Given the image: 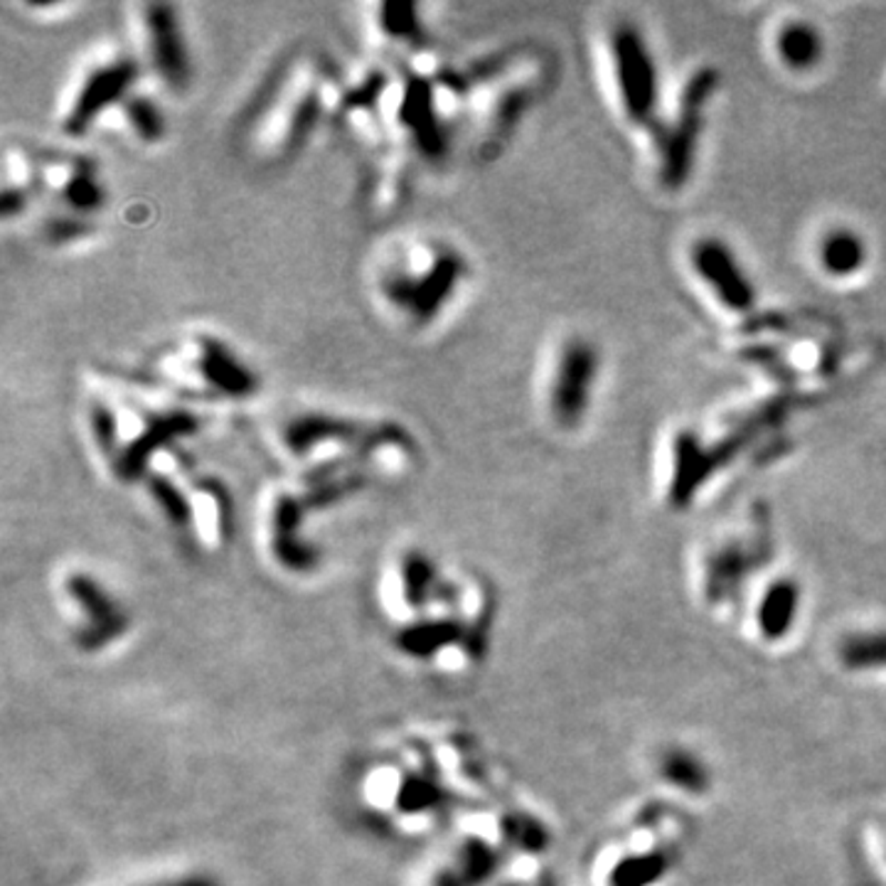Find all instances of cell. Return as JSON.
Returning <instances> with one entry per match:
<instances>
[{"mask_svg": "<svg viewBox=\"0 0 886 886\" xmlns=\"http://www.w3.org/2000/svg\"><path fill=\"white\" fill-rule=\"evenodd\" d=\"M803 605L805 589L801 579L788 571H776L754 591H748V605L742 615L756 643L776 648L793 638L803 619Z\"/></svg>", "mask_w": 886, "mask_h": 886, "instance_id": "9", "label": "cell"}, {"mask_svg": "<svg viewBox=\"0 0 886 886\" xmlns=\"http://www.w3.org/2000/svg\"><path fill=\"white\" fill-rule=\"evenodd\" d=\"M136 74L139 62L129 54L119 52L94 60L67 94L62 106V129L72 136L84 133L133 92Z\"/></svg>", "mask_w": 886, "mask_h": 886, "instance_id": "7", "label": "cell"}, {"mask_svg": "<svg viewBox=\"0 0 886 886\" xmlns=\"http://www.w3.org/2000/svg\"><path fill=\"white\" fill-rule=\"evenodd\" d=\"M773 52H776L783 70L791 74H811L825 62L827 42L815 22L791 18L781 22L776 35H773Z\"/></svg>", "mask_w": 886, "mask_h": 886, "instance_id": "15", "label": "cell"}, {"mask_svg": "<svg viewBox=\"0 0 886 886\" xmlns=\"http://www.w3.org/2000/svg\"><path fill=\"white\" fill-rule=\"evenodd\" d=\"M720 84V72L714 67H702V70L688 77L670 119H663L653 129L658 131V181L670 193H678L692 181L694 167L700 161L706 121H710L706 116H710Z\"/></svg>", "mask_w": 886, "mask_h": 886, "instance_id": "3", "label": "cell"}, {"mask_svg": "<svg viewBox=\"0 0 886 886\" xmlns=\"http://www.w3.org/2000/svg\"><path fill=\"white\" fill-rule=\"evenodd\" d=\"M343 104L335 77L320 62L298 60L276 67L249 109L256 143L266 155L286 159L308 139L323 111Z\"/></svg>", "mask_w": 886, "mask_h": 886, "instance_id": "1", "label": "cell"}, {"mask_svg": "<svg viewBox=\"0 0 886 886\" xmlns=\"http://www.w3.org/2000/svg\"><path fill=\"white\" fill-rule=\"evenodd\" d=\"M688 262L694 278L710 291V296L724 310H732L736 316L756 310L758 286L742 256L720 234H702L700 240H694Z\"/></svg>", "mask_w": 886, "mask_h": 886, "instance_id": "8", "label": "cell"}, {"mask_svg": "<svg viewBox=\"0 0 886 886\" xmlns=\"http://www.w3.org/2000/svg\"><path fill=\"white\" fill-rule=\"evenodd\" d=\"M601 347L584 335H571L554 355L547 379V414L562 431L587 421L601 383Z\"/></svg>", "mask_w": 886, "mask_h": 886, "instance_id": "6", "label": "cell"}, {"mask_svg": "<svg viewBox=\"0 0 886 886\" xmlns=\"http://www.w3.org/2000/svg\"><path fill=\"white\" fill-rule=\"evenodd\" d=\"M605 48L621 114L635 129H655L663 121V72L653 44L635 22L621 20L609 30Z\"/></svg>", "mask_w": 886, "mask_h": 886, "instance_id": "4", "label": "cell"}, {"mask_svg": "<svg viewBox=\"0 0 886 886\" xmlns=\"http://www.w3.org/2000/svg\"><path fill=\"white\" fill-rule=\"evenodd\" d=\"M817 268L833 282H849L869 264V244L865 234L847 224H833L815 242Z\"/></svg>", "mask_w": 886, "mask_h": 886, "instance_id": "13", "label": "cell"}, {"mask_svg": "<svg viewBox=\"0 0 886 886\" xmlns=\"http://www.w3.org/2000/svg\"><path fill=\"white\" fill-rule=\"evenodd\" d=\"M833 658L849 675H879L886 672V623L865 621L845 628L835 638Z\"/></svg>", "mask_w": 886, "mask_h": 886, "instance_id": "14", "label": "cell"}, {"mask_svg": "<svg viewBox=\"0 0 886 886\" xmlns=\"http://www.w3.org/2000/svg\"><path fill=\"white\" fill-rule=\"evenodd\" d=\"M377 20L375 26L379 35L387 38V42H414L419 38V18L417 6L409 3H385L375 8Z\"/></svg>", "mask_w": 886, "mask_h": 886, "instance_id": "18", "label": "cell"}, {"mask_svg": "<svg viewBox=\"0 0 886 886\" xmlns=\"http://www.w3.org/2000/svg\"><path fill=\"white\" fill-rule=\"evenodd\" d=\"M726 458L724 448L702 441L700 434L682 431L672 444V461L668 476V502L672 508H688L700 498L704 486L716 476Z\"/></svg>", "mask_w": 886, "mask_h": 886, "instance_id": "11", "label": "cell"}, {"mask_svg": "<svg viewBox=\"0 0 886 886\" xmlns=\"http://www.w3.org/2000/svg\"><path fill=\"white\" fill-rule=\"evenodd\" d=\"M165 886H215V882H210V879H202V877H193V879H183V882H173V884H165Z\"/></svg>", "mask_w": 886, "mask_h": 886, "instance_id": "19", "label": "cell"}, {"mask_svg": "<svg viewBox=\"0 0 886 886\" xmlns=\"http://www.w3.org/2000/svg\"><path fill=\"white\" fill-rule=\"evenodd\" d=\"M136 26L143 58L171 89H185L190 80V62L175 10L163 3L136 8Z\"/></svg>", "mask_w": 886, "mask_h": 886, "instance_id": "10", "label": "cell"}, {"mask_svg": "<svg viewBox=\"0 0 886 886\" xmlns=\"http://www.w3.org/2000/svg\"><path fill=\"white\" fill-rule=\"evenodd\" d=\"M655 776L663 786L688 795H704L712 788V771L694 751L680 744L660 751L655 758Z\"/></svg>", "mask_w": 886, "mask_h": 886, "instance_id": "16", "label": "cell"}, {"mask_svg": "<svg viewBox=\"0 0 886 886\" xmlns=\"http://www.w3.org/2000/svg\"><path fill=\"white\" fill-rule=\"evenodd\" d=\"M35 187L48 190L77 212H92L101 205V185L94 165L84 155H48L38 159Z\"/></svg>", "mask_w": 886, "mask_h": 886, "instance_id": "12", "label": "cell"}, {"mask_svg": "<svg viewBox=\"0 0 886 886\" xmlns=\"http://www.w3.org/2000/svg\"><path fill=\"white\" fill-rule=\"evenodd\" d=\"M119 111V123L123 129H126L133 139L141 141V143H155L163 139V116H161V109L153 104L141 94H129L126 99H121L119 104L109 111V114H114Z\"/></svg>", "mask_w": 886, "mask_h": 886, "instance_id": "17", "label": "cell"}, {"mask_svg": "<svg viewBox=\"0 0 886 886\" xmlns=\"http://www.w3.org/2000/svg\"><path fill=\"white\" fill-rule=\"evenodd\" d=\"M159 369L173 379L177 389L200 391L215 397H249L259 387L249 367H246L227 345L195 335L183 345H175L159 360Z\"/></svg>", "mask_w": 886, "mask_h": 886, "instance_id": "5", "label": "cell"}, {"mask_svg": "<svg viewBox=\"0 0 886 886\" xmlns=\"http://www.w3.org/2000/svg\"><path fill=\"white\" fill-rule=\"evenodd\" d=\"M404 264L385 268L379 291L391 308L417 325H429L466 278L468 266L456 249L424 242L404 254Z\"/></svg>", "mask_w": 886, "mask_h": 886, "instance_id": "2", "label": "cell"}]
</instances>
